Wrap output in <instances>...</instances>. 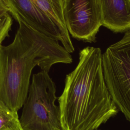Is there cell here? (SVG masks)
I'll use <instances>...</instances> for the list:
<instances>
[{"label": "cell", "instance_id": "obj_12", "mask_svg": "<svg viewBox=\"0 0 130 130\" xmlns=\"http://www.w3.org/2000/svg\"><path fill=\"white\" fill-rule=\"evenodd\" d=\"M96 130H100V129H96Z\"/></svg>", "mask_w": 130, "mask_h": 130}, {"label": "cell", "instance_id": "obj_8", "mask_svg": "<svg viewBox=\"0 0 130 130\" xmlns=\"http://www.w3.org/2000/svg\"><path fill=\"white\" fill-rule=\"evenodd\" d=\"M59 29L66 36L70 37L67 28L62 9V0H32Z\"/></svg>", "mask_w": 130, "mask_h": 130}, {"label": "cell", "instance_id": "obj_3", "mask_svg": "<svg viewBox=\"0 0 130 130\" xmlns=\"http://www.w3.org/2000/svg\"><path fill=\"white\" fill-rule=\"evenodd\" d=\"M55 93V84L48 72L33 75L19 119L23 130H61Z\"/></svg>", "mask_w": 130, "mask_h": 130}, {"label": "cell", "instance_id": "obj_7", "mask_svg": "<svg viewBox=\"0 0 130 130\" xmlns=\"http://www.w3.org/2000/svg\"><path fill=\"white\" fill-rule=\"evenodd\" d=\"M102 25L115 32L130 29V0H100Z\"/></svg>", "mask_w": 130, "mask_h": 130}, {"label": "cell", "instance_id": "obj_11", "mask_svg": "<svg viewBox=\"0 0 130 130\" xmlns=\"http://www.w3.org/2000/svg\"><path fill=\"white\" fill-rule=\"evenodd\" d=\"M7 12H8V9L3 2V0H0V15H2Z\"/></svg>", "mask_w": 130, "mask_h": 130}, {"label": "cell", "instance_id": "obj_4", "mask_svg": "<svg viewBox=\"0 0 130 130\" xmlns=\"http://www.w3.org/2000/svg\"><path fill=\"white\" fill-rule=\"evenodd\" d=\"M102 54L104 76L113 100L130 122V29Z\"/></svg>", "mask_w": 130, "mask_h": 130}, {"label": "cell", "instance_id": "obj_10", "mask_svg": "<svg viewBox=\"0 0 130 130\" xmlns=\"http://www.w3.org/2000/svg\"><path fill=\"white\" fill-rule=\"evenodd\" d=\"M13 20L9 12L0 15V45L6 38L10 37Z\"/></svg>", "mask_w": 130, "mask_h": 130}, {"label": "cell", "instance_id": "obj_5", "mask_svg": "<svg viewBox=\"0 0 130 130\" xmlns=\"http://www.w3.org/2000/svg\"><path fill=\"white\" fill-rule=\"evenodd\" d=\"M62 9L72 36L85 42H95L102 26L100 0H62Z\"/></svg>", "mask_w": 130, "mask_h": 130}, {"label": "cell", "instance_id": "obj_9", "mask_svg": "<svg viewBox=\"0 0 130 130\" xmlns=\"http://www.w3.org/2000/svg\"><path fill=\"white\" fill-rule=\"evenodd\" d=\"M0 130H23L17 111L12 110L1 100Z\"/></svg>", "mask_w": 130, "mask_h": 130}, {"label": "cell", "instance_id": "obj_6", "mask_svg": "<svg viewBox=\"0 0 130 130\" xmlns=\"http://www.w3.org/2000/svg\"><path fill=\"white\" fill-rule=\"evenodd\" d=\"M7 8L15 10L31 27L38 31L60 41L63 47L70 53L74 47L70 37L65 36L32 0H3Z\"/></svg>", "mask_w": 130, "mask_h": 130}, {"label": "cell", "instance_id": "obj_1", "mask_svg": "<svg viewBox=\"0 0 130 130\" xmlns=\"http://www.w3.org/2000/svg\"><path fill=\"white\" fill-rule=\"evenodd\" d=\"M19 26L13 41L0 45V100L17 111L27 97L32 69L49 72L57 63H71V55L58 41L35 29L12 8H7Z\"/></svg>", "mask_w": 130, "mask_h": 130}, {"label": "cell", "instance_id": "obj_2", "mask_svg": "<svg viewBox=\"0 0 130 130\" xmlns=\"http://www.w3.org/2000/svg\"><path fill=\"white\" fill-rule=\"evenodd\" d=\"M79 59L58 100L61 130H96L119 111L105 80L101 49L86 47Z\"/></svg>", "mask_w": 130, "mask_h": 130}]
</instances>
